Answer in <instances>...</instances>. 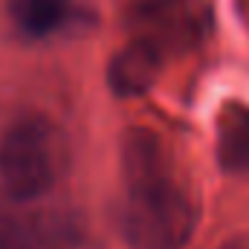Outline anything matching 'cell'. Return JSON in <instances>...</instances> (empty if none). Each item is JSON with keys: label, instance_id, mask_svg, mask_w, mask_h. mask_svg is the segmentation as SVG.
I'll return each instance as SVG.
<instances>
[{"label": "cell", "instance_id": "1", "mask_svg": "<svg viewBox=\"0 0 249 249\" xmlns=\"http://www.w3.org/2000/svg\"><path fill=\"white\" fill-rule=\"evenodd\" d=\"M119 226L133 249H186L194 235V203L171 171L162 139L148 127H130L122 139Z\"/></svg>", "mask_w": 249, "mask_h": 249}, {"label": "cell", "instance_id": "2", "mask_svg": "<svg viewBox=\"0 0 249 249\" xmlns=\"http://www.w3.org/2000/svg\"><path fill=\"white\" fill-rule=\"evenodd\" d=\"M70 168V139L41 113L20 116L0 136V188L15 200H35L61 183Z\"/></svg>", "mask_w": 249, "mask_h": 249}, {"label": "cell", "instance_id": "3", "mask_svg": "<svg viewBox=\"0 0 249 249\" xmlns=\"http://www.w3.org/2000/svg\"><path fill=\"white\" fill-rule=\"evenodd\" d=\"M136 18H139L136 38L154 41L160 50L194 41L209 29V12L197 0H145Z\"/></svg>", "mask_w": 249, "mask_h": 249}, {"label": "cell", "instance_id": "4", "mask_svg": "<svg viewBox=\"0 0 249 249\" xmlns=\"http://www.w3.org/2000/svg\"><path fill=\"white\" fill-rule=\"evenodd\" d=\"M6 12L12 26L29 41H44L78 29L90 15L81 0H9Z\"/></svg>", "mask_w": 249, "mask_h": 249}, {"label": "cell", "instance_id": "5", "mask_svg": "<svg viewBox=\"0 0 249 249\" xmlns=\"http://www.w3.org/2000/svg\"><path fill=\"white\" fill-rule=\"evenodd\" d=\"M162 64H165V50H160L154 41L133 38L107 64L110 90L122 99H133V96L148 93L154 87V81L160 78Z\"/></svg>", "mask_w": 249, "mask_h": 249}, {"label": "cell", "instance_id": "6", "mask_svg": "<svg viewBox=\"0 0 249 249\" xmlns=\"http://www.w3.org/2000/svg\"><path fill=\"white\" fill-rule=\"evenodd\" d=\"M214 157L226 174H249V107L226 105L214 127Z\"/></svg>", "mask_w": 249, "mask_h": 249}]
</instances>
